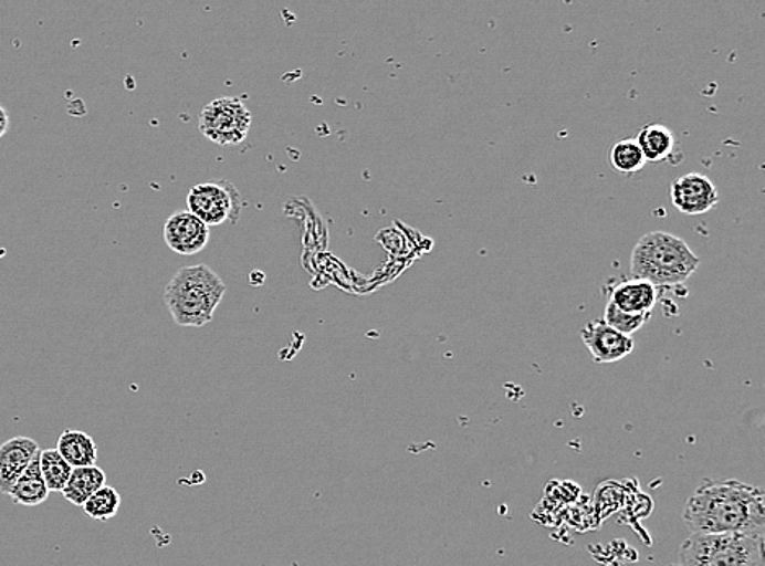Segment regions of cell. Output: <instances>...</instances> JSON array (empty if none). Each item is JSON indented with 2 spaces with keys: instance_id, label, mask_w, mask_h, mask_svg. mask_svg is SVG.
I'll use <instances>...</instances> for the list:
<instances>
[{
  "instance_id": "11",
  "label": "cell",
  "mask_w": 765,
  "mask_h": 566,
  "mask_svg": "<svg viewBox=\"0 0 765 566\" xmlns=\"http://www.w3.org/2000/svg\"><path fill=\"white\" fill-rule=\"evenodd\" d=\"M660 297V290L645 280L622 281L612 287L609 294V302L617 308L633 315H648L653 312Z\"/></svg>"
},
{
  "instance_id": "6",
  "label": "cell",
  "mask_w": 765,
  "mask_h": 566,
  "mask_svg": "<svg viewBox=\"0 0 765 566\" xmlns=\"http://www.w3.org/2000/svg\"><path fill=\"white\" fill-rule=\"evenodd\" d=\"M188 212L208 228L233 224L242 214V197L229 180H211L195 185L187 195Z\"/></svg>"
},
{
  "instance_id": "20",
  "label": "cell",
  "mask_w": 765,
  "mask_h": 566,
  "mask_svg": "<svg viewBox=\"0 0 765 566\" xmlns=\"http://www.w3.org/2000/svg\"><path fill=\"white\" fill-rule=\"evenodd\" d=\"M7 129H9V115H7L6 109L0 106V137L7 133Z\"/></svg>"
},
{
  "instance_id": "4",
  "label": "cell",
  "mask_w": 765,
  "mask_h": 566,
  "mask_svg": "<svg viewBox=\"0 0 765 566\" xmlns=\"http://www.w3.org/2000/svg\"><path fill=\"white\" fill-rule=\"evenodd\" d=\"M679 566H765L764 535L691 534L679 551Z\"/></svg>"
},
{
  "instance_id": "5",
  "label": "cell",
  "mask_w": 765,
  "mask_h": 566,
  "mask_svg": "<svg viewBox=\"0 0 765 566\" xmlns=\"http://www.w3.org/2000/svg\"><path fill=\"white\" fill-rule=\"evenodd\" d=\"M198 128L212 144L222 147L239 146L252 128V113L239 98H218L202 108Z\"/></svg>"
},
{
  "instance_id": "2",
  "label": "cell",
  "mask_w": 765,
  "mask_h": 566,
  "mask_svg": "<svg viewBox=\"0 0 765 566\" xmlns=\"http://www.w3.org/2000/svg\"><path fill=\"white\" fill-rule=\"evenodd\" d=\"M700 259L685 240L674 233H645L632 250L630 274L660 287L684 284L698 271Z\"/></svg>"
},
{
  "instance_id": "19",
  "label": "cell",
  "mask_w": 765,
  "mask_h": 566,
  "mask_svg": "<svg viewBox=\"0 0 765 566\" xmlns=\"http://www.w3.org/2000/svg\"><path fill=\"white\" fill-rule=\"evenodd\" d=\"M651 314L648 315H633L627 314V312L617 308L612 302L607 301L606 311H604L602 321L606 322L609 327L614 331L620 332V334L632 336L635 332L640 331L648 321H650Z\"/></svg>"
},
{
  "instance_id": "13",
  "label": "cell",
  "mask_w": 765,
  "mask_h": 566,
  "mask_svg": "<svg viewBox=\"0 0 765 566\" xmlns=\"http://www.w3.org/2000/svg\"><path fill=\"white\" fill-rule=\"evenodd\" d=\"M56 451L72 469L97 465L98 449L94 438L85 431L66 430L57 439Z\"/></svg>"
},
{
  "instance_id": "12",
  "label": "cell",
  "mask_w": 765,
  "mask_h": 566,
  "mask_svg": "<svg viewBox=\"0 0 765 566\" xmlns=\"http://www.w3.org/2000/svg\"><path fill=\"white\" fill-rule=\"evenodd\" d=\"M635 140L640 146L647 164L672 163V157L678 149L674 133L660 123L643 126Z\"/></svg>"
},
{
  "instance_id": "17",
  "label": "cell",
  "mask_w": 765,
  "mask_h": 566,
  "mask_svg": "<svg viewBox=\"0 0 765 566\" xmlns=\"http://www.w3.org/2000/svg\"><path fill=\"white\" fill-rule=\"evenodd\" d=\"M40 469L50 492H63L71 479L72 467L64 461L56 449H46L40 454Z\"/></svg>"
},
{
  "instance_id": "10",
  "label": "cell",
  "mask_w": 765,
  "mask_h": 566,
  "mask_svg": "<svg viewBox=\"0 0 765 566\" xmlns=\"http://www.w3.org/2000/svg\"><path fill=\"white\" fill-rule=\"evenodd\" d=\"M38 452V442L27 436H17L0 444V493L9 495Z\"/></svg>"
},
{
  "instance_id": "8",
  "label": "cell",
  "mask_w": 765,
  "mask_h": 566,
  "mask_svg": "<svg viewBox=\"0 0 765 566\" xmlns=\"http://www.w3.org/2000/svg\"><path fill=\"white\" fill-rule=\"evenodd\" d=\"M581 339L598 365H610L633 352L632 336L620 334L604 321L588 322L581 328Z\"/></svg>"
},
{
  "instance_id": "7",
  "label": "cell",
  "mask_w": 765,
  "mask_h": 566,
  "mask_svg": "<svg viewBox=\"0 0 765 566\" xmlns=\"http://www.w3.org/2000/svg\"><path fill=\"white\" fill-rule=\"evenodd\" d=\"M716 185L706 175L691 171L671 184V202L679 212L700 216L719 205Z\"/></svg>"
},
{
  "instance_id": "15",
  "label": "cell",
  "mask_w": 765,
  "mask_h": 566,
  "mask_svg": "<svg viewBox=\"0 0 765 566\" xmlns=\"http://www.w3.org/2000/svg\"><path fill=\"white\" fill-rule=\"evenodd\" d=\"M106 485V473L98 465L74 469L64 486L63 496L75 506H84L85 501Z\"/></svg>"
},
{
  "instance_id": "16",
  "label": "cell",
  "mask_w": 765,
  "mask_h": 566,
  "mask_svg": "<svg viewBox=\"0 0 765 566\" xmlns=\"http://www.w3.org/2000/svg\"><path fill=\"white\" fill-rule=\"evenodd\" d=\"M609 164L616 174L633 175L647 166L643 153L635 137L619 140L609 150Z\"/></svg>"
},
{
  "instance_id": "21",
  "label": "cell",
  "mask_w": 765,
  "mask_h": 566,
  "mask_svg": "<svg viewBox=\"0 0 765 566\" xmlns=\"http://www.w3.org/2000/svg\"><path fill=\"white\" fill-rule=\"evenodd\" d=\"M669 566H674V565H669Z\"/></svg>"
},
{
  "instance_id": "14",
  "label": "cell",
  "mask_w": 765,
  "mask_h": 566,
  "mask_svg": "<svg viewBox=\"0 0 765 566\" xmlns=\"http://www.w3.org/2000/svg\"><path fill=\"white\" fill-rule=\"evenodd\" d=\"M40 454L41 451L34 455L33 461L27 467L25 472L22 473L19 480H17L15 485L10 490L9 496L17 504H22V506H38V504L44 503L50 496V490H48L46 482H44L43 473L40 469Z\"/></svg>"
},
{
  "instance_id": "1",
  "label": "cell",
  "mask_w": 765,
  "mask_h": 566,
  "mask_svg": "<svg viewBox=\"0 0 765 566\" xmlns=\"http://www.w3.org/2000/svg\"><path fill=\"white\" fill-rule=\"evenodd\" d=\"M764 492L737 480H706L689 499L684 523L691 534L765 535Z\"/></svg>"
},
{
  "instance_id": "18",
  "label": "cell",
  "mask_w": 765,
  "mask_h": 566,
  "mask_svg": "<svg viewBox=\"0 0 765 566\" xmlns=\"http://www.w3.org/2000/svg\"><path fill=\"white\" fill-rule=\"evenodd\" d=\"M122 506V495L113 486H102L87 501H85L84 513L92 520L108 521L118 514Z\"/></svg>"
},
{
  "instance_id": "9",
  "label": "cell",
  "mask_w": 765,
  "mask_h": 566,
  "mask_svg": "<svg viewBox=\"0 0 765 566\" xmlns=\"http://www.w3.org/2000/svg\"><path fill=\"white\" fill-rule=\"evenodd\" d=\"M211 239L208 226L188 211L177 212L164 226V240L171 252L178 255H197Z\"/></svg>"
},
{
  "instance_id": "3",
  "label": "cell",
  "mask_w": 765,
  "mask_h": 566,
  "mask_svg": "<svg viewBox=\"0 0 765 566\" xmlns=\"http://www.w3.org/2000/svg\"><path fill=\"white\" fill-rule=\"evenodd\" d=\"M226 283L208 265L184 266L168 281L164 301L175 324L205 327L226 296Z\"/></svg>"
}]
</instances>
